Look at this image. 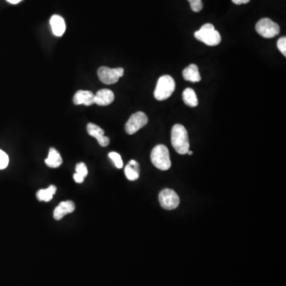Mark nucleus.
<instances>
[{
    "mask_svg": "<svg viewBox=\"0 0 286 286\" xmlns=\"http://www.w3.org/2000/svg\"><path fill=\"white\" fill-rule=\"evenodd\" d=\"M171 143L179 154H186L189 150L188 131L182 124H176L171 131Z\"/></svg>",
    "mask_w": 286,
    "mask_h": 286,
    "instance_id": "1",
    "label": "nucleus"
},
{
    "mask_svg": "<svg viewBox=\"0 0 286 286\" xmlns=\"http://www.w3.org/2000/svg\"><path fill=\"white\" fill-rule=\"evenodd\" d=\"M194 36L197 40L209 46H215L221 42V35L211 23H206L200 30L195 32Z\"/></svg>",
    "mask_w": 286,
    "mask_h": 286,
    "instance_id": "2",
    "label": "nucleus"
},
{
    "mask_svg": "<svg viewBox=\"0 0 286 286\" xmlns=\"http://www.w3.org/2000/svg\"><path fill=\"white\" fill-rule=\"evenodd\" d=\"M176 83L173 77L169 75L161 77L154 91V98L159 101L169 99L175 91Z\"/></svg>",
    "mask_w": 286,
    "mask_h": 286,
    "instance_id": "3",
    "label": "nucleus"
},
{
    "mask_svg": "<svg viewBox=\"0 0 286 286\" xmlns=\"http://www.w3.org/2000/svg\"><path fill=\"white\" fill-rule=\"evenodd\" d=\"M150 158L153 164L158 169L165 171L171 167L169 150L164 145H156L152 150Z\"/></svg>",
    "mask_w": 286,
    "mask_h": 286,
    "instance_id": "4",
    "label": "nucleus"
},
{
    "mask_svg": "<svg viewBox=\"0 0 286 286\" xmlns=\"http://www.w3.org/2000/svg\"><path fill=\"white\" fill-rule=\"evenodd\" d=\"M255 30L263 38L272 39L279 34L280 26L270 19L264 18L257 22Z\"/></svg>",
    "mask_w": 286,
    "mask_h": 286,
    "instance_id": "5",
    "label": "nucleus"
},
{
    "mask_svg": "<svg viewBox=\"0 0 286 286\" xmlns=\"http://www.w3.org/2000/svg\"><path fill=\"white\" fill-rule=\"evenodd\" d=\"M124 74L123 68H111L108 67H101L98 69L99 79L105 84H114L117 83L120 77Z\"/></svg>",
    "mask_w": 286,
    "mask_h": 286,
    "instance_id": "6",
    "label": "nucleus"
},
{
    "mask_svg": "<svg viewBox=\"0 0 286 286\" xmlns=\"http://www.w3.org/2000/svg\"><path fill=\"white\" fill-rule=\"evenodd\" d=\"M148 117L144 112L138 111L130 116L125 125V130L128 135H134L147 124Z\"/></svg>",
    "mask_w": 286,
    "mask_h": 286,
    "instance_id": "7",
    "label": "nucleus"
},
{
    "mask_svg": "<svg viewBox=\"0 0 286 286\" xmlns=\"http://www.w3.org/2000/svg\"><path fill=\"white\" fill-rule=\"evenodd\" d=\"M159 202L164 209H175L180 204L179 196L175 191L165 188L159 194Z\"/></svg>",
    "mask_w": 286,
    "mask_h": 286,
    "instance_id": "8",
    "label": "nucleus"
},
{
    "mask_svg": "<svg viewBox=\"0 0 286 286\" xmlns=\"http://www.w3.org/2000/svg\"><path fill=\"white\" fill-rule=\"evenodd\" d=\"M87 131L90 136L94 137L95 139L98 141L99 144L105 147L109 145L110 139L108 137L105 136L104 130L101 129L100 126L96 124L90 123L87 125Z\"/></svg>",
    "mask_w": 286,
    "mask_h": 286,
    "instance_id": "9",
    "label": "nucleus"
},
{
    "mask_svg": "<svg viewBox=\"0 0 286 286\" xmlns=\"http://www.w3.org/2000/svg\"><path fill=\"white\" fill-rule=\"evenodd\" d=\"M73 102L76 105L91 106L95 103V95L91 91L80 90L73 97Z\"/></svg>",
    "mask_w": 286,
    "mask_h": 286,
    "instance_id": "10",
    "label": "nucleus"
},
{
    "mask_svg": "<svg viewBox=\"0 0 286 286\" xmlns=\"http://www.w3.org/2000/svg\"><path fill=\"white\" fill-rule=\"evenodd\" d=\"M75 210V204L73 201H67L61 202L54 211V217L56 220H61L64 216L72 213Z\"/></svg>",
    "mask_w": 286,
    "mask_h": 286,
    "instance_id": "11",
    "label": "nucleus"
},
{
    "mask_svg": "<svg viewBox=\"0 0 286 286\" xmlns=\"http://www.w3.org/2000/svg\"><path fill=\"white\" fill-rule=\"evenodd\" d=\"M115 95L111 90L101 89L95 95V103L99 106H107L113 102Z\"/></svg>",
    "mask_w": 286,
    "mask_h": 286,
    "instance_id": "12",
    "label": "nucleus"
},
{
    "mask_svg": "<svg viewBox=\"0 0 286 286\" xmlns=\"http://www.w3.org/2000/svg\"><path fill=\"white\" fill-rule=\"evenodd\" d=\"M50 26L54 35L57 37H61L66 30V25L64 19L60 15H55L50 19Z\"/></svg>",
    "mask_w": 286,
    "mask_h": 286,
    "instance_id": "13",
    "label": "nucleus"
},
{
    "mask_svg": "<svg viewBox=\"0 0 286 286\" xmlns=\"http://www.w3.org/2000/svg\"><path fill=\"white\" fill-rule=\"evenodd\" d=\"M183 77L187 82H193V83L201 82V74L197 64H192L189 66L186 67L183 71Z\"/></svg>",
    "mask_w": 286,
    "mask_h": 286,
    "instance_id": "14",
    "label": "nucleus"
},
{
    "mask_svg": "<svg viewBox=\"0 0 286 286\" xmlns=\"http://www.w3.org/2000/svg\"><path fill=\"white\" fill-rule=\"evenodd\" d=\"M140 167L136 161L131 160L125 167V175L129 181L134 182L139 179Z\"/></svg>",
    "mask_w": 286,
    "mask_h": 286,
    "instance_id": "15",
    "label": "nucleus"
},
{
    "mask_svg": "<svg viewBox=\"0 0 286 286\" xmlns=\"http://www.w3.org/2000/svg\"><path fill=\"white\" fill-rule=\"evenodd\" d=\"M45 164L50 168H58L62 164V158L59 152L55 148L49 149V155L45 160Z\"/></svg>",
    "mask_w": 286,
    "mask_h": 286,
    "instance_id": "16",
    "label": "nucleus"
},
{
    "mask_svg": "<svg viewBox=\"0 0 286 286\" xmlns=\"http://www.w3.org/2000/svg\"><path fill=\"white\" fill-rule=\"evenodd\" d=\"M182 96H183V101H184V103L189 106V107H195L198 105L199 101L197 94H196V92L192 88H185L184 92H183Z\"/></svg>",
    "mask_w": 286,
    "mask_h": 286,
    "instance_id": "17",
    "label": "nucleus"
},
{
    "mask_svg": "<svg viewBox=\"0 0 286 286\" xmlns=\"http://www.w3.org/2000/svg\"><path fill=\"white\" fill-rule=\"evenodd\" d=\"M56 192H57V187L54 185H50L49 188H45V189H40L39 192H37V197L39 199V201L49 202L53 199Z\"/></svg>",
    "mask_w": 286,
    "mask_h": 286,
    "instance_id": "18",
    "label": "nucleus"
},
{
    "mask_svg": "<svg viewBox=\"0 0 286 286\" xmlns=\"http://www.w3.org/2000/svg\"><path fill=\"white\" fill-rule=\"evenodd\" d=\"M109 158L115 163L116 168L118 169L123 168V163L122 158L120 156V154H118L116 152H111L109 154Z\"/></svg>",
    "mask_w": 286,
    "mask_h": 286,
    "instance_id": "19",
    "label": "nucleus"
},
{
    "mask_svg": "<svg viewBox=\"0 0 286 286\" xmlns=\"http://www.w3.org/2000/svg\"><path fill=\"white\" fill-rule=\"evenodd\" d=\"M88 169H87V166L84 163H81L77 164V166H76V173L77 174L85 178L88 175Z\"/></svg>",
    "mask_w": 286,
    "mask_h": 286,
    "instance_id": "20",
    "label": "nucleus"
},
{
    "mask_svg": "<svg viewBox=\"0 0 286 286\" xmlns=\"http://www.w3.org/2000/svg\"><path fill=\"white\" fill-rule=\"evenodd\" d=\"M190 2L191 9L194 12H200L203 9L202 0H188Z\"/></svg>",
    "mask_w": 286,
    "mask_h": 286,
    "instance_id": "21",
    "label": "nucleus"
},
{
    "mask_svg": "<svg viewBox=\"0 0 286 286\" xmlns=\"http://www.w3.org/2000/svg\"><path fill=\"white\" fill-rule=\"evenodd\" d=\"M9 164V158L4 151L0 150V169L7 168Z\"/></svg>",
    "mask_w": 286,
    "mask_h": 286,
    "instance_id": "22",
    "label": "nucleus"
},
{
    "mask_svg": "<svg viewBox=\"0 0 286 286\" xmlns=\"http://www.w3.org/2000/svg\"><path fill=\"white\" fill-rule=\"evenodd\" d=\"M277 45H278V49H279L280 52L282 53L283 55L286 57V37H282L281 39H279L278 41V43H277Z\"/></svg>",
    "mask_w": 286,
    "mask_h": 286,
    "instance_id": "23",
    "label": "nucleus"
},
{
    "mask_svg": "<svg viewBox=\"0 0 286 286\" xmlns=\"http://www.w3.org/2000/svg\"><path fill=\"white\" fill-rule=\"evenodd\" d=\"M73 178H74V181H75L77 183H78V184H82V183H83V181H84V178H83V177H81V176L78 175L77 173L73 174Z\"/></svg>",
    "mask_w": 286,
    "mask_h": 286,
    "instance_id": "24",
    "label": "nucleus"
},
{
    "mask_svg": "<svg viewBox=\"0 0 286 286\" xmlns=\"http://www.w3.org/2000/svg\"><path fill=\"white\" fill-rule=\"evenodd\" d=\"M231 1L236 5L245 4L250 2V0H231Z\"/></svg>",
    "mask_w": 286,
    "mask_h": 286,
    "instance_id": "25",
    "label": "nucleus"
},
{
    "mask_svg": "<svg viewBox=\"0 0 286 286\" xmlns=\"http://www.w3.org/2000/svg\"><path fill=\"white\" fill-rule=\"evenodd\" d=\"M7 1L10 2V3H11V4H17V3L21 2L22 0H7Z\"/></svg>",
    "mask_w": 286,
    "mask_h": 286,
    "instance_id": "26",
    "label": "nucleus"
},
{
    "mask_svg": "<svg viewBox=\"0 0 286 286\" xmlns=\"http://www.w3.org/2000/svg\"><path fill=\"white\" fill-rule=\"evenodd\" d=\"M187 154H188V155H192V151H191V150H188V153H187Z\"/></svg>",
    "mask_w": 286,
    "mask_h": 286,
    "instance_id": "27",
    "label": "nucleus"
}]
</instances>
